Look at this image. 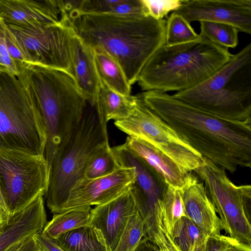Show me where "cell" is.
<instances>
[{
	"mask_svg": "<svg viewBox=\"0 0 251 251\" xmlns=\"http://www.w3.org/2000/svg\"><path fill=\"white\" fill-rule=\"evenodd\" d=\"M0 18L7 25L38 26L69 23L62 0H0Z\"/></svg>",
	"mask_w": 251,
	"mask_h": 251,
	"instance_id": "cell-15",
	"label": "cell"
},
{
	"mask_svg": "<svg viewBox=\"0 0 251 251\" xmlns=\"http://www.w3.org/2000/svg\"><path fill=\"white\" fill-rule=\"evenodd\" d=\"M133 251H160L158 246L147 238L143 237Z\"/></svg>",
	"mask_w": 251,
	"mask_h": 251,
	"instance_id": "cell-36",
	"label": "cell"
},
{
	"mask_svg": "<svg viewBox=\"0 0 251 251\" xmlns=\"http://www.w3.org/2000/svg\"><path fill=\"white\" fill-rule=\"evenodd\" d=\"M35 238L38 251H64L52 239L42 232V230L35 234Z\"/></svg>",
	"mask_w": 251,
	"mask_h": 251,
	"instance_id": "cell-34",
	"label": "cell"
},
{
	"mask_svg": "<svg viewBox=\"0 0 251 251\" xmlns=\"http://www.w3.org/2000/svg\"><path fill=\"white\" fill-rule=\"evenodd\" d=\"M136 209L129 187L115 199L91 208L88 225L100 230L108 251H114L130 217Z\"/></svg>",
	"mask_w": 251,
	"mask_h": 251,
	"instance_id": "cell-16",
	"label": "cell"
},
{
	"mask_svg": "<svg viewBox=\"0 0 251 251\" xmlns=\"http://www.w3.org/2000/svg\"><path fill=\"white\" fill-rule=\"evenodd\" d=\"M190 24L195 21L224 23L251 34V0H185L174 11Z\"/></svg>",
	"mask_w": 251,
	"mask_h": 251,
	"instance_id": "cell-14",
	"label": "cell"
},
{
	"mask_svg": "<svg viewBox=\"0 0 251 251\" xmlns=\"http://www.w3.org/2000/svg\"><path fill=\"white\" fill-rule=\"evenodd\" d=\"M121 166L111 151L108 141L97 147L88 158L83 171V178H95L107 176Z\"/></svg>",
	"mask_w": 251,
	"mask_h": 251,
	"instance_id": "cell-27",
	"label": "cell"
},
{
	"mask_svg": "<svg viewBox=\"0 0 251 251\" xmlns=\"http://www.w3.org/2000/svg\"><path fill=\"white\" fill-rule=\"evenodd\" d=\"M194 172L203 182L223 230L238 242L251 246V185H236L225 169L204 157Z\"/></svg>",
	"mask_w": 251,
	"mask_h": 251,
	"instance_id": "cell-8",
	"label": "cell"
},
{
	"mask_svg": "<svg viewBox=\"0 0 251 251\" xmlns=\"http://www.w3.org/2000/svg\"><path fill=\"white\" fill-rule=\"evenodd\" d=\"M47 223L44 201L41 196L0 226V251H5L42 231Z\"/></svg>",
	"mask_w": 251,
	"mask_h": 251,
	"instance_id": "cell-18",
	"label": "cell"
},
{
	"mask_svg": "<svg viewBox=\"0 0 251 251\" xmlns=\"http://www.w3.org/2000/svg\"><path fill=\"white\" fill-rule=\"evenodd\" d=\"M133 112L114 124L128 136L143 141L173 160L185 173L194 172L203 157L186 142L169 125L150 109L137 95Z\"/></svg>",
	"mask_w": 251,
	"mask_h": 251,
	"instance_id": "cell-11",
	"label": "cell"
},
{
	"mask_svg": "<svg viewBox=\"0 0 251 251\" xmlns=\"http://www.w3.org/2000/svg\"><path fill=\"white\" fill-rule=\"evenodd\" d=\"M32 93L47 136L44 153L49 169L61 143L82 118L87 102L71 75L27 64L19 75Z\"/></svg>",
	"mask_w": 251,
	"mask_h": 251,
	"instance_id": "cell-4",
	"label": "cell"
},
{
	"mask_svg": "<svg viewBox=\"0 0 251 251\" xmlns=\"http://www.w3.org/2000/svg\"><path fill=\"white\" fill-rule=\"evenodd\" d=\"M144 236V222L136 209L130 217L114 251H133Z\"/></svg>",
	"mask_w": 251,
	"mask_h": 251,
	"instance_id": "cell-31",
	"label": "cell"
},
{
	"mask_svg": "<svg viewBox=\"0 0 251 251\" xmlns=\"http://www.w3.org/2000/svg\"><path fill=\"white\" fill-rule=\"evenodd\" d=\"M226 251H251V246L242 244L229 236H226Z\"/></svg>",
	"mask_w": 251,
	"mask_h": 251,
	"instance_id": "cell-37",
	"label": "cell"
},
{
	"mask_svg": "<svg viewBox=\"0 0 251 251\" xmlns=\"http://www.w3.org/2000/svg\"><path fill=\"white\" fill-rule=\"evenodd\" d=\"M136 96H125L108 87L100 80L95 107L99 117L105 123L129 117L134 111Z\"/></svg>",
	"mask_w": 251,
	"mask_h": 251,
	"instance_id": "cell-22",
	"label": "cell"
},
{
	"mask_svg": "<svg viewBox=\"0 0 251 251\" xmlns=\"http://www.w3.org/2000/svg\"><path fill=\"white\" fill-rule=\"evenodd\" d=\"M200 36L212 43L228 49L237 47L239 30L232 25L224 23L201 21Z\"/></svg>",
	"mask_w": 251,
	"mask_h": 251,
	"instance_id": "cell-28",
	"label": "cell"
},
{
	"mask_svg": "<svg viewBox=\"0 0 251 251\" xmlns=\"http://www.w3.org/2000/svg\"><path fill=\"white\" fill-rule=\"evenodd\" d=\"M54 240L64 251H108L100 230L89 225L63 233Z\"/></svg>",
	"mask_w": 251,
	"mask_h": 251,
	"instance_id": "cell-23",
	"label": "cell"
},
{
	"mask_svg": "<svg viewBox=\"0 0 251 251\" xmlns=\"http://www.w3.org/2000/svg\"><path fill=\"white\" fill-rule=\"evenodd\" d=\"M193 172L186 174L182 187L186 216L207 236L221 235L223 228L220 218L203 182Z\"/></svg>",
	"mask_w": 251,
	"mask_h": 251,
	"instance_id": "cell-17",
	"label": "cell"
},
{
	"mask_svg": "<svg viewBox=\"0 0 251 251\" xmlns=\"http://www.w3.org/2000/svg\"><path fill=\"white\" fill-rule=\"evenodd\" d=\"M16 244L10 247L5 251H18L22 243L24 242Z\"/></svg>",
	"mask_w": 251,
	"mask_h": 251,
	"instance_id": "cell-40",
	"label": "cell"
},
{
	"mask_svg": "<svg viewBox=\"0 0 251 251\" xmlns=\"http://www.w3.org/2000/svg\"><path fill=\"white\" fill-rule=\"evenodd\" d=\"M74 33L92 50L115 59L131 86L151 57L165 44L166 20L149 16L67 13Z\"/></svg>",
	"mask_w": 251,
	"mask_h": 251,
	"instance_id": "cell-2",
	"label": "cell"
},
{
	"mask_svg": "<svg viewBox=\"0 0 251 251\" xmlns=\"http://www.w3.org/2000/svg\"><path fill=\"white\" fill-rule=\"evenodd\" d=\"M226 236L222 235L208 236L204 251H226Z\"/></svg>",
	"mask_w": 251,
	"mask_h": 251,
	"instance_id": "cell-35",
	"label": "cell"
},
{
	"mask_svg": "<svg viewBox=\"0 0 251 251\" xmlns=\"http://www.w3.org/2000/svg\"><path fill=\"white\" fill-rule=\"evenodd\" d=\"M200 35L181 15L173 12L166 21L165 44L175 46L195 41Z\"/></svg>",
	"mask_w": 251,
	"mask_h": 251,
	"instance_id": "cell-30",
	"label": "cell"
},
{
	"mask_svg": "<svg viewBox=\"0 0 251 251\" xmlns=\"http://www.w3.org/2000/svg\"><path fill=\"white\" fill-rule=\"evenodd\" d=\"M18 251H38L35 234L25 240L22 243Z\"/></svg>",
	"mask_w": 251,
	"mask_h": 251,
	"instance_id": "cell-38",
	"label": "cell"
},
{
	"mask_svg": "<svg viewBox=\"0 0 251 251\" xmlns=\"http://www.w3.org/2000/svg\"><path fill=\"white\" fill-rule=\"evenodd\" d=\"M6 25L26 64L62 70L72 76L70 40L73 30L69 23L38 26Z\"/></svg>",
	"mask_w": 251,
	"mask_h": 251,
	"instance_id": "cell-12",
	"label": "cell"
},
{
	"mask_svg": "<svg viewBox=\"0 0 251 251\" xmlns=\"http://www.w3.org/2000/svg\"><path fill=\"white\" fill-rule=\"evenodd\" d=\"M125 143L168 185L175 188L183 187L186 174L162 151L143 141L129 136L127 137Z\"/></svg>",
	"mask_w": 251,
	"mask_h": 251,
	"instance_id": "cell-20",
	"label": "cell"
},
{
	"mask_svg": "<svg viewBox=\"0 0 251 251\" xmlns=\"http://www.w3.org/2000/svg\"><path fill=\"white\" fill-rule=\"evenodd\" d=\"M63 3L66 13L121 16H144L146 13L142 0H63Z\"/></svg>",
	"mask_w": 251,
	"mask_h": 251,
	"instance_id": "cell-21",
	"label": "cell"
},
{
	"mask_svg": "<svg viewBox=\"0 0 251 251\" xmlns=\"http://www.w3.org/2000/svg\"><path fill=\"white\" fill-rule=\"evenodd\" d=\"M185 0H142L148 16L160 20L171 11H175L183 4Z\"/></svg>",
	"mask_w": 251,
	"mask_h": 251,
	"instance_id": "cell-32",
	"label": "cell"
},
{
	"mask_svg": "<svg viewBox=\"0 0 251 251\" xmlns=\"http://www.w3.org/2000/svg\"><path fill=\"white\" fill-rule=\"evenodd\" d=\"M207 237L186 216L176 223L172 234V239L179 251H204Z\"/></svg>",
	"mask_w": 251,
	"mask_h": 251,
	"instance_id": "cell-25",
	"label": "cell"
},
{
	"mask_svg": "<svg viewBox=\"0 0 251 251\" xmlns=\"http://www.w3.org/2000/svg\"><path fill=\"white\" fill-rule=\"evenodd\" d=\"M134 180V168L131 167H121L98 178L80 179L70 189L56 213L105 203L125 192Z\"/></svg>",
	"mask_w": 251,
	"mask_h": 251,
	"instance_id": "cell-13",
	"label": "cell"
},
{
	"mask_svg": "<svg viewBox=\"0 0 251 251\" xmlns=\"http://www.w3.org/2000/svg\"><path fill=\"white\" fill-rule=\"evenodd\" d=\"M0 206L8 214L0 191Z\"/></svg>",
	"mask_w": 251,
	"mask_h": 251,
	"instance_id": "cell-41",
	"label": "cell"
},
{
	"mask_svg": "<svg viewBox=\"0 0 251 251\" xmlns=\"http://www.w3.org/2000/svg\"><path fill=\"white\" fill-rule=\"evenodd\" d=\"M9 217L8 214L0 206V226L4 224Z\"/></svg>",
	"mask_w": 251,
	"mask_h": 251,
	"instance_id": "cell-39",
	"label": "cell"
},
{
	"mask_svg": "<svg viewBox=\"0 0 251 251\" xmlns=\"http://www.w3.org/2000/svg\"><path fill=\"white\" fill-rule=\"evenodd\" d=\"M97 72L100 80L112 90L130 96L131 85L117 62L104 51L93 49Z\"/></svg>",
	"mask_w": 251,
	"mask_h": 251,
	"instance_id": "cell-24",
	"label": "cell"
},
{
	"mask_svg": "<svg viewBox=\"0 0 251 251\" xmlns=\"http://www.w3.org/2000/svg\"><path fill=\"white\" fill-rule=\"evenodd\" d=\"M5 28V25L0 18V73L18 76L20 72L7 51L4 37Z\"/></svg>",
	"mask_w": 251,
	"mask_h": 251,
	"instance_id": "cell-33",
	"label": "cell"
},
{
	"mask_svg": "<svg viewBox=\"0 0 251 251\" xmlns=\"http://www.w3.org/2000/svg\"><path fill=\"white\" fill-rule=\"evenodd\" d=\"M232 55L201 36L183 44L164 45L147 62L137 82L145 91H185L207 80Z\"/></svg>",
	"mask_w": 251,
	"mask_h": 251,
	"instance_id": "cell-3",
	"label": "cell"
},
{
	"mask_svg": "<svg viewBox=\"0 0 251 251\" xmlns=\"http://www.w3.org/2000/svg\"><path fill=\"white\" fill-rule=\"evenodd\" d=\"M70 57L72 76L87 103L94 106L100 79L95 66L93 50L73 31L70 40Z\"/></svg>",
	"mask_w": 251,
	"mask_h": 251,
	"instance_id": "cell-19",
	"label": "cell"
},
{
	"mask_svg": "<svg viewBox=\"0 0 251 251\" xmlns=\"http://www.w3.org/2000/svg\"><path fill=\"white\" fill-rule=\"evenodd\" d=\"M173 96L219 117L251 121V43L207 80Z\"/></svg>",
	"mask_w": 251,
	"mask_h": 251,
	"instance_id": "cell-5",
	"label": "cell"
},
{
	"mask_svg": "<svg viewBox=\"0 0 251 251\" xmlns=\"http://www.w3.org/2000/svg\"><path fill=\"white\" fill-rule=\"evenodd\" d=\"M182 194V187L175 188L170 185L167 186L164 192L162 201V218L165 230L171 239L176 223L181 217L186 216Z\"/></svg>",
	"mask_w": 251,
	"mask_h": 251,
	"instance_id": "cell-29",
	"label": "cell"
},
{
	"mask_svg": "<svg viewBox=\"0 0 251 251\" xmlns=\"http://www.w3.org/2000/svg\"><path fill=\"white\" fill-rule=\"evenodd\" d=\"M193 149L230 173L251 167V121L212 115L158 91L138 95Z\"/></svg>",
	"mask_w": 251,
	"mask_h": 251,
	"instance_id": "cell-1",
	"label": "cell"
},
{
	"mask_svg": "<svg viewBox=\"0 0 251 251\" xmlns=\"http://www.w3.org/2000/svg\"><path fill=\"white\" fill-rule=\"evenodd\" d=\"M49 176L44 156L0 150V191L9 217L45 195Z\"/></svg>",
	"mask_w": 251,
	"mask_h": 251,
	"instance_id": "cell-10",
	"label": "cell"
},
{
	"mask_svg": "<svg viewBox=\"0 0 251 251\" xmlns=\"http://www.w3.org/2000/svg\"><path fill=\"white\" fill-rule=\"evenodd\" d=\"M108 141L107 124L95 106L87 103L83 116L55 153L49 167L45 195L50 212L56 214L70 189L83 178L86 162L95 148Z\"/></svg>",
	"mask_w": 251,
	"mask_h": 251,
	"instance_id": "cell-7",
	"label": "cell"
},
{
	"mask_svg": "<svg viewBox=\"0 0 251 251\" xmlns=\"http://www.w3.org/2000/svg\"><path fill=\"white\" fill-rule=\"evenodd\" d=\"M46 142L33 94L19 76L0 73V150L44 156Z\"/></svg>",
	"mask_w": 251,
	"mask_h": 251,
	"instance_id": "cell-6",
	"label": "cell"
},
{
	"mask_svg": "<svg viewBox=\"0 0 251 251\" xmlns=\"http://www.w3.org/2000/svg\"><path fill=\"white\" fill-rule=\"evenodd\" d=\"M111 150L121 167L134 168L135 180L129 189L144 222V237L153 242L161 251H168L173 243L165 230L162 213L163 198L168 185L125 143L111 147Z\"/></svg>",
	"mask_w": 251,
	"mask_h": 251,
	"instance_id": "cell-9",
	"label": "cell"
},
{
	"mask_svg": "<svg viewBox=\"0 0 251 251\" xmlns=\"http://www.w3.org/2000/svg\"><path fill=\"white\" fill-rule=\"evenodd\" d=\"M91 208L53 214L42 230L44 234L55 240L60 235L78 227L88 226Z\"/></svg>",
	"mask_w": 251,
	"mask_h": 251,
	"instance_id": "cell-26",
	"label": "cell"
}]
</instances>
